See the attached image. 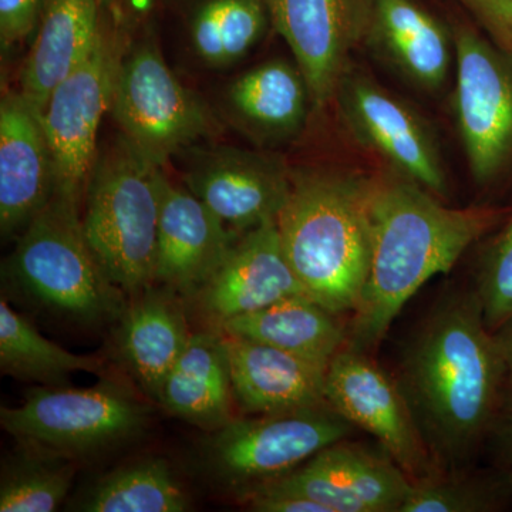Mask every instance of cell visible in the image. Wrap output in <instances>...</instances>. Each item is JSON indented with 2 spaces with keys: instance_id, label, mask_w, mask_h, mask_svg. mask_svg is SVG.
<instances>
[{
  "instance_id": "obj_29",
  "label": "cell",
  "mask_w": 512,
  "mask_h": 512,
  "mask_svg": "<svg viewBox=\"0 0 512 512\" xmlns=\"http://www.w3.org/2000/svg\"><path fill=\"white\" fill-rule=\"evenodd\" d=\"M76 476L74 461L19 446L2 464L0 512H52Z\"/></svg>"
},
{
  "instance_id": "obj_3",
  "label": "cell",
  "mask_w": 512,
  "mask_h": 512,
  "mask_svg": "<svg viewBox=\"0 0 512 512\" xmlns=\"http://www.w3.org/2000/svg\"><path fill=\"white\" fill-rule=\"evenodd\" d=\"M375 178L329 170L292 171L276 218L279 238L303 291L329 311H355L370 264Z\"/></svg>"
},
{
  "instance_id": "obj_18",
  "label": "cell",
  "mask_w": 512,
  "mask_h": 512,
  "mask_svg": "<svg viewBox=\"0 0 512 512\" xmlns=\"http://www.w3.org/2000/svg\"><path fill=\"white\" fill-rule=\"evenodd\" d=\"M238 235L185 185H175L164 171L156 284L191 298L221 264Z\"/></svg>"
},
{
  "instance_id": "obj_9",
  "label": "cell",
  "mask_w": 512,
  "mask_h": 512,
  "mask_svg": "<svg viewBox=\"0 0 512 512\" xmlns=\"http://www.w3.org/2000/svg\"><path fill=\"white\" fill-rule=\"evenodd\" d=\"M133 32L107 16L90 55L53 90L40 114L55 165V197L79 207L99 153L101 120L111 109L121 57Z\"/></svg>"
},
{
  "instance_id": "obj_4",
  "label": "cell",
  "mask_w": 512,
  "mask_h": 512,
  "mask_svg": "<svg viewBox=\"0 0 512 512\" xmlns=\"http://www.w3.org/2000/svg\"><path fill=\"white\" fill-rule=\"evenodd\" d=\"M3 278L36 308L77 325L119 322L127 293L94 254L79 205L53 197L19 235Z\"/></svg>"
},
{
  "instance_id": "obj_33",
  "label": "cell",
  "mask_w": 512,
  "mask_h": 512,
  "mask_svg": "<svg viewBox=\"0 0 512 512\" xmlns=\"http://www.w3.org/2000/svg\"><path fill=\"white\" fill-rule=\"evenodd\" d=\"M473 16L481 30L512 52V0H454Z\"/></svg>"
},
{
  "instance_id": "obj_6",
  "label": "cell",
  "mask_w": 512,
  "mask_h": 512,
  "mask_svg": "<svg viewBox=\"0 0 512 512\" xmlns=\"http://www.w3.org/2000/svg\"><path fill=\"white\" fill-rule=\"evenodd\" d=\"M111 116L141 156L165 167L178 154L221 133V121L200 94L165 62L154 18L134 30L117 72Z\"/></svg>"
},
{
  "instance_id": "obj_21",
  "label": "cell",
  "mask_w": 512,
  "mask_h": 512,
  "mask_svg": "<svg viewBox=\"0 0 512 512\" xmlns=\"http://www.w3.org/2000/svg\"><path fill=\"white\" fill-rule=\"evenodd\" d=\"M187 299L168 286H148L131 296L117 328V350L144 394L158 403L165 379L184 352Z\"/></svg>"
},
{
  "instance_id": "obj_12",
  "label": "cell",
  "mask_w": 512,
  "mask_h": 512,
  "mask_svg": "<svg viewBox=\"0 0 512 512\" xmlns=\"http://www.w3.org/2000/svg\"><path fill=\"white\" fill-rule=\"evenodd\" d=\"M177 157L185 187L238 234L276 221L291 194L292 171L276 154L205 141Z\"/></svg>"
},
{
  "instance_id": "obj_11",
  "label": "cell",
  "mask_w": 512,
  "mask_h": 512,
  "mask_svg": "<svg viewBox=\"0 0 512 512\" xmlns=\"http://www.w3.org/2000/svg\"><path fill=\"white\" fill-rule=\"evenodd\" d=\"M340 121L360 147L404 180L440 197L446 171L429 124L399 97L360 72L348 70L335 100Z\"/></svg>"
},
{
  "instance_id": "obj_17",
  "label": "cell",
  "mask_w": 512,
  "mask_h": 512,
  "mask_svg": "<svg viewBox=\"0 0 512 512\" xmlns=\"http://www.w3.org/2000/svg\"><path fill=\"white\" fill-rule=\"evenodd\" d=\"M55 165L40 113L22 93L0 103V232L22 234L55 197Z\"/></svg>"
},
{
  "instance_id": "obj_31",
  "label": "cell",
  "mask_w": 512,
  "mask_h": 512,
  "mask_svg": "<svg viewBox=\"0 0 512 512\" xmlns=\"http://www.w3.org/2000/svg\"><path fill=\"white\" fill-rule=\"evenodd\" d=\"M478 301L487 328L494 332L512 316V217L484 249L477 266Z\"/></svg>"
},
{
  "instance_id": "obj_2",
  "label": "cell",
  "mask_w": 512,
  "mask_h": 512,
  "mask_svg": "<svg viewBox=\"0 0 512 512\" xmlns=\"http://www.w3.org/2000/svg\"><path fill=\"white\" fill-rule=\"evenodd\" d=\"M491 208L446 207L399 175L375 178L370 204V264L352 312L349 348L369 352L421 286L447 274L500 220Z\"/></svg>"
},
{
  "instance_id": "obj_22",
  "label": "cell",
  "mask_w": 512,
  "mask_h": 512,
  "mask_svg": "<svg viewBox=\"0 0 512 512\" xmlns=\"http://www.w3.org/2000/svg\"><path fill=\"white\" fill-rule=\"evenodd\" d=\"M366 45L427 92L444 86L454 59L453 30L417 0H375Z\"/></svg>"
},
{
  "instance_id": "obj_14",
  "label": "cell",
  "mask_w": 512,
  "mask_h": 512,
  "mask_svg": "<svg viewBox=\"0 0 512 512\" xmlns=\"http://www.w3.org/2000/svg\"><path fill=\"white\" fill-rule=\"evenodd\" d=\"M272 29L285 40L302 70L312 103L325 109L349 70L357 46L366 43L375 0H265Z\"/></svg>"
},
{
  "instance_id": "obj_8",
  "label": "cell",
  "mask_w": 512,
  "mask_h": 512,
  "mask_svg": "<svg viewBox=\"0 0 512 512\" xmlns=\"http://www.w3.org/2000/svg\"><path fill=\"white\" fill-rule=\"evenodd\" d=\"M353 426L329 404L296 412L235 417L198 444L201 473L239 501L346 440Z\"/></svg>"
},
{
  "instance_id": "obj_36",
  "label": "cell",
  "mask_w": 512,
  "mask_h": 512,
  "mask_svg": "<svg viewBox=\"0 0 512 512\" xmlns=\"http://www.w3.org/2000/svg\"><path fill=\"white\" fill-rule=\"evenodd\" d=\"M493 333L505 365H507L508 375H510L512 373V316Z\"/></svg>"
},
{
  "instance_id": "obj_20",
  "label": "cell",
  "mask_w": 512,
  "mask_h": 512,
  "mask_svg": "<svg viewBox=\"0 0 512 512\" xmlns=\"http://www.w3.org/2000/svg\"><path fill=\"white\" fill-rule=\"evenodd\" d=\"M224 336L232 389L242 412L258 416L328 404L325 367L264 343Z\"/></svg>"
},
{
  "instance_id": "obj_15",
  "label": "cell",
  "mask_w": 512,
  "mask_h": 512,
  "mask_svg": "<svg viewBox=\"0 0 512 512\" xmlns=\"http://www.w3.org/2000/svg\"><path fill=\"white\" fill-rule=\"evenodd\" d=\"M305 293L282 248L276 221L242 232L210 278L187 299L212 329Z\"/></svg>"
},
{
  "instance_id": "obj_26",
  "label": "cell",
  "mask_w": 512,
  "mask_h": 512,
  "mask_svg": "<svg viewBox=\"0 0 512 512\" xmlns=\"http://www.w3.org/2000/svg\"><path fill=\"white\" fill-rule=\"evenodd\" d=\"M339 316L306 293H298L261 311L229 320L218 330L284 350L328 369L348 342L349 333Z\"/></svg>"
},
{
  "instance_id": "obj_37",
  "label": "cell",
  "mask_w": 512,
  "mask_h": 512,
  "mask_svg": "<svg viewBox=\"0 0 512 512\" xmlns=\"http://www.w3.org/2000/svg\"><path fill=\"white\" fill-rule=\"evenodd\" d=\"M505 399H507L508 404H510V407L512 409V373L508 375L507 384H505V393H504Z\"/></svg>"
},
{
  "instance_id": "obj_35",
  "label": "cell",
  "mask_w": 512,
  "mask_h": 512,
  "mask_svg": "<svg viewBox=\"0 0 512 512\" xmlns=\"http://www.w3.org/2000/svg\"><path fill=\"white\" fill-rule=\"evenodd\" d=\"M495 440L500 454L501 470L512 481V414L495 424Z\"/></svg>"
},
{
  "instance_id": "obj_32",
  "label": "cell",
  "mask_w": 512,
  "mask_h": 512,
  "mask_svg": "<svg viewBox=\"0 0 512 512\" xmlns=\"http://www.w3.org/2000/svg\"><path fill=\"white\" fill-rule=\"evenodd\" d=\"M49 0H0V43L2 49L35 35Z\"/></svg>"
},
{
  "instance_id": "obj_13",
  "label": "cell",
  "mask_w": 512,
  "mask_h": 512,
  "mask_svg": "<svg viewBox=\"0 0 512 512\" xmlns=\"http://www.w3.org/2000/svg\"><path fill=\"white\" fill-rule=\"evenodd\" d=\"M326 402L353 427L372 434L413 483L441 474L396 379L360 350L346 348L326 372Z\"/></svg>"
},
{
  "instance_id": "obj_34",
  "label": "cell",
  "mask_w": 512,
  "mask_h": 512,
  "mask_svg": "<svg viewBox=\"0 0 512 512\" xmlns=\"http://www.w3.org/2000/svg\"><path fill=\"white\" fill-rule=\"evenodd\" d=\"M103 8L121 28L137 30L154 18L157 0H100Z\"/></svg>"
},
{
  "instance_id": "obj_5",
  "label": "cell",
  "mask_w": 512,
  "mask_h": 512,
  "mask_svg": "<svg viewBox=\"0 0 512 512\" xmlns=\"http://www.w3.org/2000/svg\"><path fill=\"white\" fill-rule=\"evenodd\" d=\"M164 171L120 134L99 148L84 191V235L111 281L130 298L156 284Z\"/></svg>"
},
{
  "instance_id": "obj_30",
  "label": "cell",
  "mask_w": 512,
  "mask_h": 512,
  "mask_svg": "<svg viewBox=\"0 0 512 512\" xmlns=\"http://www.w3.org/2000/svg\"><path fill=\"white\" fill-rule=\"evenodd\" d=\"M512 497L503 471L491 476H461L457 471L413 483L399 512H490Z\"/></svg>"
},
{
  "instance_id": "obj_7",
  "label": "cell",
  "mask_w": 512,
  "mask_h": 512,
  "mask_svg": "<svg viewBox=\"0 0 512 512\" xmlns=\"http://www.w3.org/2000/svg\"><path fill=\"white\" fill-rule=\"evenodd\" d=\"M150 409L127 386H37L18 407H2L0 424L19 446L79 460L130 443L147 429Z\"/></svg>"
},
{
  "instance_id": "obj_28",
  "label": "cell",
  "mask_w": 512,
  "mask_h": 512,
  "mask_svg": "<svg viewBox=\"0 0 512 512\" xmlns=\"http://www.w3.org/2000/svg\"><path fill=\"white\" fill-rule=\"evenodd\" d=\"M0 370L3 375L42 383L67 386L73 373L101 375L103 359L76 355L60 348L37 332L28 318L16 312L5 298L0 299Z\"/></svg>"
},
{
  "instance_id": "obj_1",
  "label": "cell",
  "mask_w": 512,
  "mask_h": 512,
  "mask_svg": "<svg viewBox=\"0 0 512 512\" xmlns=\"http://www.w3.org/2000/svg\"><path fill=\"white\" fill-rule=\"evenodd\" d=\"M507 379L477 293L436 303L407 342L396 382L441 474L466 466L494 430Z\"/></svg>"
},
{
  "instance_id": "obj_10",
  "label": "cell",
  "mask_w": 512,
  "mask_h": 512,
  "mask_svg": "<svg viewBox=\"0 0 512 512\" xmlns=\"http://www.w3.org/2000/svg\"><path fill=\"white\" fill-rule=\"evenodd\" d=\"M451 30L457 130L471 175L487 185L512 163V52L468 23Z\"/></svg>"
},
{
  "instance_id": "obj_23",
  "label": "cell",
  "mask_w": 512,
  "mask_h": 512,
  "mask_svg": "<svg viewBox=\"0 0 512 512\" xmlns=\"http://www.w3.org/2000/svg\"><path fill=\"white\" fill-rule=\"evenodd\" d=\"M158 10L173 19L192 62L211 72L237 66L272 29L265 0H157Z\"/></svg>"
},
{
  "instance_id": "obj_16",
  "label": "cell",
  "mask_w": 512,
  "mask_h": 512,
  "mask_svg": "<svg viewBox=\"0 0 512 512\" xmlns=\"http://www.w3.org/2000/svg\"><path fill=\"white\" fill-rule=\"evenodd\" d=\"M268 485L305 495L328 512H399L413 481L386 453L343 440Z\"/></svg>"
},
{
  "instance_id": "obj_19",
  "label": "cell",
  "mask_w": 512,
  "mask_h": 512,
  "mask_svg": "<svg viewBox=\"0 0 512 512\" xmlns=\"http://www.w3.org/2000/svg\"><path fill=\"white\" fill-rule=\"evenodd\" d=\"M313 106L295 60L271 59L239 74L225 89L222 119L259 147L289 143L302 133Z\"/></svg>"
},
{
  "instance_id": "obj_25",
  "label": "cell",
  "mask_w": 512,
  "mask_h": 512,
  "mask_svg": "<svg viewBox=\"0 0 512 512\" xmlns=\"http://www.w3.org/2000/svg\"><path fill=\"white\" fill-rule=\"evenodd\" d=\"M234 400L224 333L212 328L191 333L158 404L171 416L211 433L235 419Z\"/></svg>"
},
{
  "instance_id": "obj_24",
  "label": "cell",
  "mask_w": 512,
  "mask_h": 512,
  "mask_svg": "<svg viewBox=\"0 0 512 512\" xmlns=\"http://www.w3.org/2000/svg\"><path fill=\"white\" fill-rule=\"evenodd\" d=\"M107 16L100 0H49L20 74L19 92L40 114L53 90L90 55Z\"/></svg>"
},
{
  "instance_id": "obj_27",
  "label": "cell",
  "mask_w": 512,
  "mask_h": 512,
  "mask_svg": "<svg viewBox=\"0 0 512 512\" xmlns=\"http://www.w3.org/2000/svg\"><path fill=\"white\" fill-rule=\"evenodd\" d=\"M77 511L184 512L190 495L165 458L144 457L94 481L79 497Z\"/></svg>"
}]
</instances>
